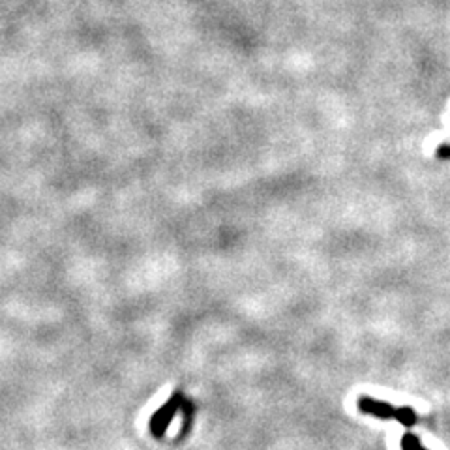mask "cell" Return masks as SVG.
Masks as SVG:
<instances>
[{"label": "cell", "instance_id": "7a4b0ae2", "mask_svg": "<svg viewBox=\"0 0 450 450\" xmlns=\"http://www.w3.org/2000/svg\"><path fill=\"white\" fill-rule=\"evenodd\" d=\"M180 403H183V396L177 392L166 405H161V408L154 412V417L150 418V429H152L154 437L160 439L161 435L166 434V429L169 428V424H171V420L175 418L177 411L180 409Z\"/></svg>", "mask_w": 450, "mask_h": 450}, {"label": "cell", "instance_id": "6da1fadb", "mask_svg": "<svg viewBox=\"0 0 450 450\" xmlns=\"http://www.w3.org/2000/svg\"><path fill=\"white\" fill-rule=\"evenodd\" d=\"M359 411L377 418H396L398 422L405 424V426H412L417 422V415L411 408H394L391 403L379 402V400L368 396H362L359 400Z\"/></svg>", "mask_w": 450, "mask_h": 450}, {"label": "cell", "instance_id": "3957f363", "mask_svg": "<svg viewBox=\"0 0 450 450\" xmlns=\"http://www.w3.org/2000/svg\"><path fill=\"white\" fill-rule=\"evenodd\" d=\"M402 450H426L415 434H405L402 437Z\"/></svg>", "mask_w": 450, "mask_h": 450}]
</instances>
